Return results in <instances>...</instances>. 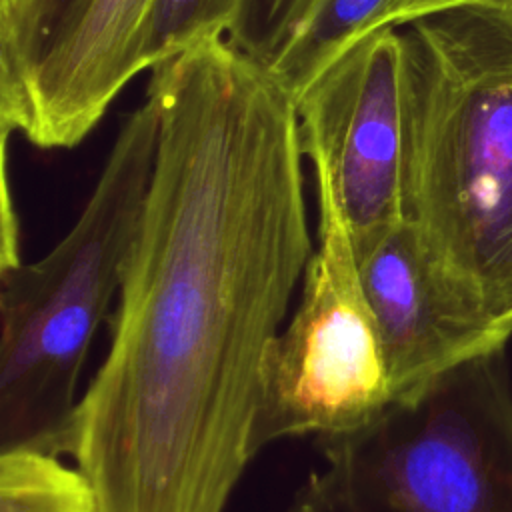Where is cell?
Segmentation results:
<instances>
[{
	"instance_id": "obj_1",
	"label": "cell",
	"mask_w": 512,
	"mask_h": 512,
	"mask_svg": "<svg viewBox=\"0 0 512 512\" xmlns=\"http://www.w3.org/2000/svg\"><path fill=\"white\" fill-rule=\"evenodd\" d=\"M158 148L108 350L62 436L100 512H226L314 252L292 94L226 36L150 70Z\"/></svg>"
},
{
	"instance_id": "obj_2",
	"label": "cell",
	"mask_w": 512,
	"mask_h": 512,
	"mask_svg": "<svg viewBox=\"0 0 512 512\" xmlns=\"http://www.w3.org/2000/svg\"><path fill=\"white\" fill-rule=\"evenodd\" d=\"M402 212L438 280L512 332V6L406 24Z\"/></svg>"
},
{
	"instance_id": "obj_3",
	"label": "cell",
	"mask_w": 512,
	"mask_h": 512,
	"mask_svg": "<svg viewBox=\"0 0 512 512\" xmlns=\"http://www.w3.org/2000/svg\"><path fill=\"white\" fill-rule=\"evenodd\" d=\"M158 114L120 126L80 216L42 258L0 270V450L60 456L92 342L110 322L146 204Z\"/></svg>"
},
{
	"instance_id": "obj_4",
	"label": "cell",
	"mask_w": 512,
	"mask_h": 512,
	"mask_svg": "<svg viewBox=\"0 0 512 512\" xmlns=\"http://www.w3.org/2000/svg\"><path fill=\"white\" fill-rule=\"evenodd\" d=\"M300 490L314 512H512V382L504 348L394 402L322 448Z\"/></svg>"
},
{
	"instance_id": "obj_5",
	"label": "cell",
	"mask_w": 512,
	"mask_h": 512,
	"mask_svg": "<svg viewBox=\"0 0 512 512\" xmlns=\"http://www.w3.org/2000/svg\"><path fill=\"white\" fill-rule=\"evenodd\" d=\"M392 402L350 230L336 210L318 208V244L298 304L262 358L256 450L286 438H312L322 450L368 430Z\"/></svg>"
},
{
	"instance_id": "obj_6",
	"label": "cell",
	"mask_w": 512,
	"mask_h": 512,
	"mask_svg": "<svg viewBox=\"0 0 512 512\" xmlns=\"http://www.w3.org/2000/svg\"><path fill=\"white\" fill-rule=\"evenodd\" d=\"M292 98L316 204L342 216L360 256L404 220L398 28L358 36Z\"/></svg>"
},
{
	"instance_id": "obj_7",
	"label": "cell",
	"mask_w": 512,
	"mask_h": 512,
	"mask_svg": "<svg viewBox=\"0 0 512 512\" xmlns=\"http://www.w3.org/2000/svg\"><path fill=\"white\" fill-rule=\"evenodd\" d=\"M356 260L382 334L394 402L462 362L506 348L512 332L438 280L406 220Z\"/></svg>"
},
{
	"instance_id": "obj_8",
	"label": "cell",
	"mask_w": 512,
	"mask_h": 512,
	"mask_svg": "<svg viewBox=\"0 0 512 512\" xmlns=\"http://www.w3.org/2000/svg\"><path fill=\"white\" fill-rule=\"evenodd\" d=\"M150 0H90L26 84L0 104L2 132L42 150L74 148L138 70V30Z\"/></svg>"
},
{
	"instance_id": "obj_9",
	"label": "cell",
	"mask_w": 512,
	"mask_h": 512,
	"mask_svg": "<svg viewBox=\"0 0 512 512\" xmlns=\"http://www.w3.org/2000/svg\"><path fill=\"white\" fill-rule=\"evenodd\" d=\"M394 0H314L268 66L294 96L342 48L358 36L384 28Z\"/></svg>"
},
{
	"instance_id": "obj_10",
	"label": "cell",
	"mask_w": 512,
	"mask_h": 512,
	"mask_svg": "<svg viewBox=\"0 0 512 512\" xmlns=\"http://www.w3.org/2000/svg\"><path fill=\"white\" fill-rule=\"evenodd\" d=\"M90 0H0V102L10 100Z\"/></svg>"
},
{
	"instance_id": "obj_11",
	"label": "cell",
	"mask_w": 512,
	"mask_h": 512,
	"mask_svg": "<svg viewBox=\"0 0 512 512\" xmlns=\"http://www.w3.org/2000/svg\"><path fill=\"white\" fill-rule=\"evenodd\" d=\"M0 512H100L88 478L60 456L0 450Z\"/></svg>"
},
{
	"instance_id": "obj_12",
	"label": "cell",
	"mask_w": 512,
	"mask_h": 512,
	"mask_svg": "<svg viewBox=\"0 0 512 512\" xmlns=\"http://www.w3.org/2000/svg\"><path fill=\"white\" fill-rule=\"evenodd\" d=\"M242 0H150L138 30V70H152L210 38L226 36Z\"/></svg>"
},
{
	"instance_id": "obj_13",
	"label": "cell",
	"mask_w": 512,
	"mask_h": 512,
	"mask_svg": "<svg viewBox=\"0 0 512 512\" xmlns=\"http://www.w3.org/2000/svg\"><path fill=\"white\" fill-rule=\"evenodd\" d=\"M312 2L242 0L226 38L234 48L268 68Z\"/></svg>"
},
{
	"instance_id": "obj_14",
	"label": "cell",
	"mask_w": 512,
	"mask_h": 512,
	"mask_svg": "<svg viewBox=\"0 0 512 512\" xmlns=\"http://www.w3.org/2000/svg\"><path fill=\"white\" fill-rule=\"evenodd\" d=\"M466 4H506L512 6V0H394L386 18L384 26L400 28L406 26L418 18H424L428 14L456 8V6H466Z\"/></svg>"
},
{
	"instance_id": "obj_15",
	"label": "cell",
	"mask_w": 512,
	"mask_h": 512,
	"mask_svg": "<svg viewBox=\"0 0 512 512\" xmlns=\"http://www.w3.org/2000/svg\"><path fill=\"white\" fill-rule=\"evenodd\" d=\"M288 512H312V510L306 506V502H304L300 496H296V500L292 502V506L288 508Z\"/></svg>"
}]
</instances>
